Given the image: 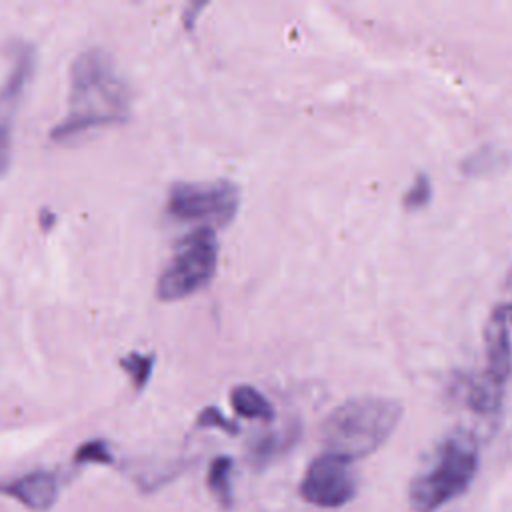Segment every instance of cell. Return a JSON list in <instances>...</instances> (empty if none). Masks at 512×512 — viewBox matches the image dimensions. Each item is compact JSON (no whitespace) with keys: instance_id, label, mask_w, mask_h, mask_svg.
<instances>
[{"instance_id":"7c38bea8","label":"cell","mask_w":512,"mask_h":512,"mask_svg":"<svg viewBox=\"0 0 512 512\" xmlns=\"http://www.w3.org/2000/svg\"><path fill=\"white\" fill-rule=\"evenodd\" d=\"M120 366L130 376L132 384L140 390L150 380L152 366H154V356L152 354H142V352H130L128 356L120 358Z\"/></svg>"},{"instance_id":"8fae6325","label":"cell","mask_w":512,"mask_h":512,"mask_svg":"<svg viewBox=\"0 0 512 512\" xmlns=\"http://www.w3.org/2000/svg\"><path fill=\"white\" fill-rule=\"evenodd\" d=\"M232 460L228 456H216L208 468V488L220 500L222 506L232 504Z\"/></svg>"},{"instance_id":"6da1fadb","label":"cell","mask_w":512,"mask_h":512,"mask_svg":"<svg viewBox=\"0 0 512 512\" xmlns=\"http://www.w3.org/2000/svg\"><path fill=\"white\" fill-rule=\"evenodd\" d=\"M130 114V92L102 48H90L70 66L64 118L50 130L52 140H70L88 130L120 124Z\"/></svg>"},{"instance_id":"4fadbf2b","label":"cell","mask_w":512,"mask_h":512,"mask_svg":"<svg viewBox=\"0 0 512 512\" xmlns=\"http://www.w3.org/2000/svg\"><path fill=\"white\" fill-rule=\"evenodd\" d=\"M112 460V452L104 440H88L74 454V462L78 464H112Z\"/></svg>"},{"instance_id":"9a60e30c","label":"cell","mask_w":512,"mask_h":512,"mask_svg":"<svg viewBox=\"0 0 512 512\" xmlns=\"http://www.w3.org/2000/svg\"><path fill=\"white\" fill-rule=\"evenodd\" d=\"M198 426H216V428L226 430L228 434H236L238 432V426L234 422H230L220 410H216L212 406L198 414Z\"/></svg>"},{"instance_id":"5bb4252c","label":"cell","mask_w":512,"mask_h":512,"mask_svg":"<svg viewBox=\"0 0 512 512\" xmlns=\"http://www.w3.org/2000/svg\"><path fill=\"white\" fill-rule=\"evenodd\" d=\"M432 198V184H430V178L426 174H418L414 178V182L410 184V188L406 190L404 198H402V204L408 208V210H416V208H422L430 202Z\"/></svg>"},{"instance_id":"8992f818","label":"cell","mask_w":512,"mask_h":512,"mask_svg":"<svg viewBox=\"0 0 512 512\" xmlns=\"http://www.w3.org/2000/svg\"><path fill=\"white\" fill-rule=\"evenodd\" d=\"M238 208V190L228 180L182 182L170 190L168 212L176 220H210L226 224Z\"/></svg>"},{"instance_id":"ba28073f","label":"cell","mask_w":512,"mask_h":512,"mask_svg":"<svg viewBox=\"0 0 512 512\" xmlns=\"http://www.w3.org/2000/svg\"><path fill=\"white\" fill-rule=\"evenodd\" d=\"M36 52L30 44H18L12 54V66L0 86V176L6 174L12 160V130L24 92L34 76Z\"/></svg>"},{"instance_id":"5b68a950","label":"cell","mask_w":512,"mask_h":512,"mask_svg":"<svg viewBox=\"0 0 512 512\" xmlns=\"http://www.w3.org/2000/svg\"><path fill=\"white\" fill-rule=\"evenodd\" d=\"M512 374V344L508 306L494 310L486 328V370L468 392V406L480 414H494L502 404L504 386Z\"/></svg>"},{"instance_id":"277c9868","label":"cell","mask_w":512,"mask_h":512,"mask_svg":"<svg viewBox=\"0 0 512 512\" xmlns=\"http://www.w3.org/2000/svg\"><path fill=\"white\" fill-rule=\"evenodd\" d=\"M218 266V240L210 226H200L186 234L174 248L170 264L156 282V294L164 302H174L202 290Z\"/></svg>"},{"instance_id":"30bf717a","label":"cell","mask_w":512,"mask_h":512,"mask_svg":"<svg viewBox=\"0 0 512 512\" xmlns=\"http://www.w3.org/2000/svg\"><path fill=\"white\" fill-rule=\"evenodd\" d=\"M230 402L234 412L244 418H256L266 422L274 418V406L270 404V400L250 384L234 386L230 392Z\"/></svg>"},{"instance_id":"52a82bcc","label":"cell","mask_w":512,"mask_h":512,"mask_svg":"<svg viewBox=\"0 0 512 512\" xmlns=\"http://www.w3.org/2000/svg\"><path fill=\"white\" fill-rule=\"evenodd\" d=\"M352 460L324 452L316 456L300 482V496L320 508H340L356 496L358 480Z\"/></svg>"},{"instance_id":"7a4b0ae2","label":"cell","mask_w":512,"mask_h":512,"mask_svg":"<svg viewBox=\"0 0 512 512\" xmlns=\"http://www.w3.org/2000/svg\"><path fill=\"white\" fill-rule=\"evenodd\" d=\"M400 416L402 406L390 398L362 396L346 400L322 422L326 452L346 460L368 456L390 438Z\"/></svg>"},{"instance_id":"3957f363","label":"cell","mask_w":512,"mask_h":512,"mask_svg":"<svg viewBox=\"0 0 512 512\" xmlns=\"http://www.w3.org/2000/svg\"><path fill=\"white\" fill-rule=\"evenodd\" d=\"M480 464L478 442L468 432L448 436L436 456L422 474H418L408 490L414 512H438L452 500L460 498L476 478Z\"/></svg>"},{"instance_id":"9c48e42d","label":"cell","mask_w":512,"mask_h":512,"mask_svg":"<svg viewBox=\"0 0 512 512\" xmlns=\"http://www.w3.org/2000/svg\"><path fill=\"white\" fill-rule=\"evenodd\" d=\"M0 494L18 500L32 512H46L58 498V482L54 474L46 470H34L0 484Z\"/></svg>"},{"instance_id":"2e32d148","label":"cell","mask_w":512,"mask_h":512,"mask_svg":"<svg viewBox=\"0 0 512 512\" xmlns=\"http://www.w3.org/2000/svg\"><path fill=\"white\" fill-rule=\"evenodd\" d=\"M54 220H56L54 214H50L48 210H42V212H40V224H42V228H48V226H50L48 222H54Z\"/></svg>"},{"instance_id":"e0dca14e","label":"cell","mask_w":512,"mask_h":512,"mask_svg":"<svg viewBox=\"0 0 512 512\" xmlns=\"http://www.w3.org/2000/svg\"><path fill=\"white\" fill-rule=\"evenodd\" d=\"M508 320L512 322V306H508Z\"/></svg>"}]
</instances>
